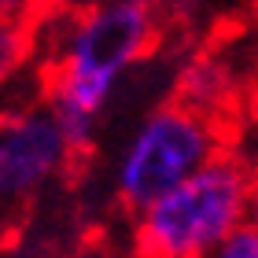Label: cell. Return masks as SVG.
Segmentation results:
<instances>
[{
  "mask_svg": "<svg viewBox=\"0 0 258 258\" xmlns=\"http://www.w3.org/2000/svg\"><path fill=\"white\" fill-rule=\"evenodd\" d=\"M55 0H0V15L11 19H26V22H41L48 15V8Z\"/></svg>",
  "mask_w": 258,
  "mask_h": 258,
  "instance_id": "10",
  "label": "cell"
},
{
  "mask_svg": "<svg viewBox=\"0 0 258 258\" xmlns=\"http://www.w3.org/2000/svg\"><path fill=\"white\" fill-rule=\"evenodd\" d=\"M37 67V22L0 15V96Z\"/></svg>",
  "mask_w": 258,
  "mask_h": 258,
  "instance_id": "6",
  "label": "cell"
},
{
  "mask_svg": "<svg viewBox=\"0 0 258 258\" xmlns=\"http://www.w3.org/2000/svg\"><path fill=\"white\" fill-rule=\"evenodd\" d=\"M70 258H118V254H114L107 243H85V247H78Z\"/></svg>",
  "mask_w": 258,
  "mask_h": 258,
  "instance_id": "12",
  "label": "cell"
},
{
  "mask_svg": "<svg viewBox=\"0 0 258 258\" xmlns=\"http://www.w3.org/2000/svg\"><path fill=\"white\" fill-rule=\"evenodd\" d=\"M232 137H236V148L243 155L258 159V74L247 81V89H243L240 111H236V118H232Z\"/></svg>",
  "mask_w": 258,
  "mask_h": 258,
  "instance_id": "8",
  "label": "cell"
},
{
  "mask_svg": "<svg viewBox=\"0 0 258 258\" xmlns=\"http://www.w3.org/2000/svg\"><path fill=\"white\" fill-rule=\"evenodd\" d=\"M166 41L159 0H85L70 11L55 48L44 55L41 103L78 159L96 144L100 122L122 81Z\"/></svg>",
  "mask_w": 258,
  "mask_h": 258,
  "instance_id": "1",
  "label": "cell"
},
{
  "mask_svg": "<svg viewBox=\"0 0 258 258\" xmlns=\"http://www.w3.org/2000/svg\"><path fill=\"white\" fill-rule=\"evenodd\" d=\"M254 236H258V159H254V170H251V192H247V218H243Z\"/></svg>",
  "mask_w": 258,
  "mask_h": 258,
  "instance_id": "11",
  "label": "cell"
},
{
  "mask_svg": "<svg viewBox=\"0 0 258 258\" xmlns=\"http://www.w3.org/2000/svg\"><path fill=\"white\" fill-rule=\"evenodd\" d=\"M74 162L78 155L41 100L0 111V221L30 210L44 192L67 181Z\"/></svg>",
  "mask_w": 258,
  "mask_h": 258,
  "instance_id": "4",
  "label": "cell"
},
{
  "mask_svg": "<svg viewBox=\"0 0 258 258\" xmlns=\"http://www.w3.org/2000/svg\"><path fill=\"white\" fill-rule=\"evenodd\" d=\"M243 89H247V81L232 70L225 52L192 48L181 59L177 74H173V96L170 100L207 114V118H218V122L232 125V118L240 111V100H243Z\"/></svg>",
  "mask_w": 258,
  "mask_h": 258,
  "instance_id": "5",
  "label": "cell"
},
{
  "mask_svg": "<svg viewBox=\"0 0 258 258\" xmlns=\"http://www.w3.org/2000/svg\"><path fill=\"white\" fill-rule=\"evenodd\" d=\"M251 4H254V11H258V0H251Z\"/></svg>",
  "mask_w": 258,
  "mask_h": 258,
  "instance_id": "13",
  "label": "cell"
},
{
  "mask_svg": "<svg viewBox=\"0 0 258 258\" xmlns=\"http://www.w3.org/2000/svg\"><path fill=\"white\" fill-rule=\"evenodd\" d=\"M236 144L229 122L207 118L177 100H162L140 114L111 166V192L125 214H137L159 196L199 173L210 159Z\"/></svg>",
  "mask_w": 258,
  "mask_h": 258,
  "instance_id": "3",
  "label": "cell"
},
{
  "mask_svg": "<svg viewBox=\"0 0 258 258\" xmlns=\"http://www.w3.org/2000/svg\"><path fill=\"white\" fill-rule=\"evenodd\" d=\"M254 159L232 144L184 184L129 214V258H203L247 218Z\"/></svg>",
  "mask_w": 258,
  "mask_h": 258,
  "instance_id": "2",
  "label": "cell"
},
{
  "mask_svg": "<svg viewBox=\"0 0 258 258\" xmlns=\"http://www.w3.org/2000/svg\"><path fill=\"white\" fill-rule=\"evenodd\" d=\"M203 258H258V236L243 225V229L232 232L225 243H218L214 251H207Z\"/></svg>",
  "mask_w": 258,
  "mask_h": 258,
  "instance_id": "9",
  "label": "cell"
},
{
  "mask_svg": "<svg viewBox=\"0 0 258 258\" xmlns=\"http://www.w3.org/2000/svg\"><path fill=\"white\" fill-rule=\"evenodd\" d=\"M214 4L218 0H159L162 26H166V33H184V37H188L203 22H210Z\"/></svg>",
  "mask_w": 258,
  "mask_h": 258,
  "instance_id": "7",
  "label": "cell"
}]
</instances>
